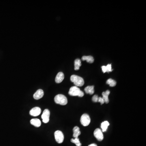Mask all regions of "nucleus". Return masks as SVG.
Returning <instances> with one entry per match:
<instances>
[{
    "label": "nucleus",
    "instance_id": "nucleus-8",
    "mask_svg": "<svg viewBox=\"0 0 146 146\" xmlns=\"http://www.w3.org/2000/svg\"><path fill=\"white\" fill-rule=\"evenodd\" d=\"M41 108L38 107H36L32 108L30 111L29 113H30V114L32 116H39L40 114H41Z\"/></svg>",
    "mask_w": 146,
    "mask_h": 146
},
{
    "label": "nucleus",
    "instance_id": "nucleus-14",
    "mask_svg": "<svg viewBox=\"0 0 146 146\" xmlns=\"http://www.w3.org/2000/svg\"><path fill=\"white\" fill-rule=\"evenodd\" d=\"M73 137L75 138H78L79 136L81 134V132L80 130V128L77 126H76L74 127L73 129Z\"/></svg>",
    "mask_w": 146,
    "mask_h": 146
},
{
    "label": "nucleus",
    "instance_id": "nucleus-12",
    "mask_svg": "<svg viewBox=\"0 0 146 146\" xmlns=\"http://www.w3.org/2000/svg\"><path fill=\"white\" fill-rule=\"evenodd\" d=\"M30 124L36 127H39L41 126V122L40 119L33 118L30 120Z\"/></svg>",
    "mask_w": 146,
    "mask_h": 146
},
{
    "label": "nucleus",
    "instance_id": "nucleus-16",
    "mask_svg": "<svg viewBox=\"0 0 146 146\" xmlns=\"http://www.w3.org/2000/svg\"><path fill=\"white\" fill-rule=\"evenodd\" d=\"M101 68L102 69V72L104 73L105 72H111L112 71L111 69V64H108L106 66H103Z\"/></svg>",
    "mask_w": 146,
    "mask_h": 146
},
{
    "label": "nucleus",
    "instance_id": "nucleus-1",
    "mask_svg": "<svg viewBox=\"0 0 146 146\" xmlns=\"http://www.w3.org/2000/svg\"><path fill=\"white\" fill-rule=\"evenodd\" d=\"M69 94L73 96H78L79 97H82L84 96L83 92L76 86L71 87L69 91Z\"/></svg>",
    "mask_w": 146,
    "mask_h": 146
},
{
    "label": "nucleus",
    "instance_id": "nucleus-22",
    "mask_svg": "<svg viewBox=\"0 0 146 146\" xmlns=\"http://www.w3.org/2000/svg\"><path fill=\"white\" fill-rule=\"evenodd\" d=\"M98 102H100V103H101V105L103 104H104L105 103L104 100V99L102 98H101V97H99V99H98Z\"/></svg>",
    "mask_w": 146,
    "mask_h": 146
},
{
    "label": "nucleus",
    "instance_id": "nucleus-10",
    "mask_svg": "<svg viewBox=\"0 0 146 146\" xmlns=\"http://www.w3.org/2000/svg\"><path fill=\"white\" fill-rule=\"evenodd\" d=\"M64 79V75L62 72H60L58 73L55 78V82L57 83H60L62 82Z\"/></svg>",
    "mask_w": 146,
    "mask_h": 146
},
{
    "label": "nucleus",
    "instance_id": "nucleus-21",
    "mask_svg": "<svg viewBox=\"0 0 146 146\" xmlns=\"http://www.w3.org/2000/svg\"><path fill=\"white\" fill-rule=\"evenodd\" d=\"M99 97L98 95H94L92 98V101L94 102H98Z\"/></svg>",
    "mask_w": 146,
    "mask_h": 146
},
{
    "label": "nucleus",
    "instance_id": "nucleus-2",
    "mask_svg": "<svg viewBox=\"0 0 146 146\" xmlns=\"http://www.w3.org/2000/svg\"><path fill=\"white\" fill-rule=\"evenodd\" d=\"M70 80L77 87L82 86L84 85V79L82 77L75 75H73L71 76Z\"/></svg>",
    "mask_w": 146,
    "mask_h": 146
},
{
    "label": "nucleus",
    "instance_id": "nucleus-11",
    "mask_svg": "<svg viewBox=\"0 0 146 146\" xmlns=\"http://www.w3.org/2000/svg\"><path fill=\"white\" fill-rule=\"evenodd\" d=\"M110 94V91L109 90H107L106 91L102 92V96H103L102 98L104 99V102L108 104L109 102L108 97Z\"/></svg>",
    "mask_w": 146,
    "mask_h": 146
},
{
    "label": "nucleus",
    "instance_id": "nucleus-23",
    "mask_svg": "<svg viewBox=\"0 0 146 146\" xmlns=\"http://www.w3.org/2000/svg\"><path fill=\"white\" fill-rule=\"evenodd\" d=\"M88 146H98L96 144H90V145H88Z\"/></svg>",
    "mask_w": 146,
    "mask_h": 146
},
{
    "label": "nucleus",
    "instance_id": "nucleus-6",
    "mask_svg": "<svg viewBox=\"0 0 146 146\" xmlns=\"http://www.w3.org/2000/svg\"><path fill=\"white\" fill-rule=\"evenodd\" d=\"M50 112L48 109H45L44 111L43 114L42 115V118L43 122L45 124H47L49 121Z\"/></svg>",
    "mask_w": 146,
    "mask_h": 146
},
{
    "label": "nucleus",
    "instance_id": "nucleus-17",
    "mask_svg": "<svg viewBox=\"0 0 146 146\" xmlns=\"http://www.w3.org/2000/svg\"><path fill=\"white\" fill-rule=\"evenodd\" d=\"M81 64V61L80 59L78 58L76 59L74 61V70H79Z\"/></svg>",
    "mask_w": 146,
    "mask_h": 146
},
{
    "label": "nucleus",
    "instance_id": "nucleus-13",
    "mask_svg": "<svg viewBox=\"0 0 146 146\" xmlns=\"http://www.w3.org/2000/svg\"><path fill=\"white\" fill-rule=\"evenodd\" d=\"M85 92L87 94H92L94 93V86H87L84 88Z\"/></svg>",
    "mask_w": 146,
    "mask_h": 146
},
{
    "label": "nucleus",
    "instance_id": "nucleus-19",
    "mask_svg": "<svg viewBox=\"0 0 146 146\" xmlns=\"http://www.w3.org/2000/svg\"><path fill=\"white\" fill-rule=\"evenodd\" d=\"M106 83L111 87L114 86H116V82L115 80L111 78L108 80L106 81Z\"/></svg>",
    "mask_w": 146,
    "mask_h": 146
},
{
    "label": "nucleus",
    "instance_id": "nucleus-15",
    "mask_svg": "<svg viewBox=\"0 0 146 146\" xmlns=\"http://www.w3.org/2000/svg\"><path fill=\"white\" fill-rule=\"evenodd\" d=\"M82 60L83 61L84 60H86L87 61V62H89V63H92L94 62V57L91 56H83L82 57Z\"/></svg>",
    "mask_w": 146,
    "mask_h": 146
},
{
    "label": "nucleus",
    "instance_id": "nucleus-9",
    "mask_svg": "<svg viewBox=\"0 0 146 146\" xmlns=\"http://www.w3.org/2000/svg\"><path fill=\"white\" fill-rule=\"evenodd\" d=\"M44 92L42 89H38L34 94V98L35 100H38L42 98L44 96Z\"/></svg>",
    "mask_w": 146,
    "mask_h": 146
},
{
    "label": "nucleus",
    "instance_id": "nucleus-18",
    "mask_svg": "<svg viewBox=\"0 0 146 146\" xmlns=\"http://www.w3.org/2000/svg\"><path fill=\"white\" fill-rule=\"evenodd\" d=\"M109 125V123L108 121H105L102 123L101 127L103 132H105L107 131Z\"/></svg>",
    "mask_w": 146,
    "mask_h": 146
},
{
    "label": "nucleus",
    "instance_id": "nucleus-4",
    "mask_svg": "<svg viewBox=\"0 0 146 146\" xmlns=\"http://www.w3.org/2000/svg\"><path fill=\"white\" fill-rule=\"evenodd\" d=\"M90 122V117L87 114H84L81 116L80 118L81 124L84 126H87Z\"/></svg>",
    "mask_w": 146,
    "mask_h": 146
},
{
    "label": "nucleus",
    "instance_id": "nucleus-7",
    "mask_svg": "<svg viewBox=\"0 0 146 146\" xmlns=\"http://www.w3.org/2000/svg\"><path fill=\"white\" fill-rule=\"evenodd\" d=\"M94 135L99 141H101L103 140L104 135L100 129L97 128L94 130Z\"/></svg>",
    "mask_w": 146,
    "mask_h": 146
},
{
    "label": "nucleus",
    "instance_id": "nucleus-20",
    "mask_svg": "<svg viewBox=\"0 0 146 146\" xmlns=\"http://www.w3.org/2000/svg\"><path fill=\"white\" fill-rule=\"evenodd\" d=\"M71 141L72 143L76 144V146H81L82 145L78 138H76L75 139H72Z\"/></svg>",
    "mask_w": 146,
    "mask_h": 146
},
{
    "label": "nucleus",
    "instance_id": "nucleus-5",
    "mask_svg": "<svg viewBox=\"0 0 146 146\" xmlns=\"http://www.w3.org/2000/svg\"><path fill=\"white\" fill-rule=\"evenodd\" d=\"M55 139L58 143H62L64 140V135L62 132L59 130L56 131L54 133Z\"/></svg>",
    "mask_w": 146,
    "mask_h": 146
},
{
    "label": "nucleus",
    "instance_id": "nucleus-3",
    "mask_svg": "<svg viewBox=\"0 0 146 146\" xmlns=\"http://www.w3.org/2000/svg\"><path fill=\"white\" fill-rule=\"evenodd\" d=\"M54 101L57 104L66 105L68 104V100L65 96L62 94H57L55 97Z\"/></svg>",
    "mask_w": 146,
    "mask_h": 146
}]
</instances>
